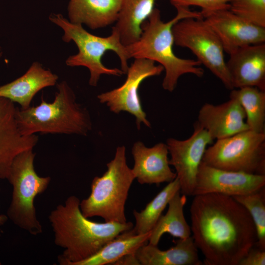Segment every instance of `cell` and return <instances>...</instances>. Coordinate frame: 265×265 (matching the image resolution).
<instances>
[{
  "mask_svg": "<svg viewBox=\"0 0 265 265\" xmlns=\"http://www.w3.org/2000/svg\"><path fill=\"white\" fill-rule=\"evenodd\" d=\"M8 217L4 214H0V226L3 225L8 220Z\"/></svg>",
  "mask_w": 265,
  "mask_h": 265,
  "instance_id": "31",
  "label": "cell"
},
{
  "mask_svg": "<svg viewBox=\"0 0 265 265\" xmlns=\"http://www.w3.org/2000/svg\"><path fill=\"white\" fill-rule=\"evenodd\" d=\"M180 190L178 178L168 183L140 212L134 210L135 225L130 231L134 235H143L151 231L170 200Z\"/></svg>",
  "mask_w": 265,
  "mask_h": 265,
  "instance_id": "24",
  "label": "cell"
},
{
  "mask_svg": "<svg viewBox=\"0 0 265 265\" xmlns=\"http://www.w3.org/2000/svg\"><path fill=\"white\" fill-rule=\"evenodd\" d=\"M203 18L219 37L224 52L229 54L240 48L265 42V27L249 23L229 8L213 12Z\"/></svg>",
  "mask_w": 265,
  "mask_h": 265,
  "instance_id": "13",
  "label": "cell"
},
{
  "mask_svg": "<svg viewBox=\"0 0 265 265\" xmlns=\"http://www.w3.org/2000/svg\"><path fill=\"white\" fill-rule=\"evenodd\" d=\"M229 9L249 23L265 28V0H232Z\"/></svg>",
  "mask_w": 265,
  "mask_h": 265,
  "instance_id": "27",
  "label": "cell"
},
{
  "mask_svg": "<svg viewBox=\"0 0 265 265\" xmlns=\"http://www.w3.org/2000/svg\"><path fill=\"white\" fill-rule=\"evenodd\" d=\"M163 71V67L159 64L156 65L154 61L144 58L134 59L128 68L124 83L119 87L99 94L97 98L101 103L106 104L113 113L119 114L126 111L133 115L138 130H140L141 123L151 127V123L142 106L138 89L145 80L159 76Z\"/></svg>",
  "mask_w": 265,
  "mask_h": 265,
  "instance_id": "10",
  "label": "cell"
},
{
  "mask_svg": "<svg viewBox=\"0 0 265 265\" xmlns=\"http://www.w3.org/2000/svg\"><path fill=\"white\" fill-rule=\"evenodd\" d=\"M265 186V175L223 170L201 161L192 196L220 193L231 196L249 194Z\"/></svg>",
  "mask_w": 265,
  "mask_h": 265,
  "instance_id": "12",
  "label": "cell"
},
{
  "mask_svg": "<svg viewBox=\"0 0 265 265\" xmlns=\"http://www.w3.org/2000/svg\"><path fill=\"white\" fill-rule=\"evenodd\" d=\"M112 265H140L134 253H131L126 255L115 262Z\"/></svg>",
  "mask_w": 265,
  "mask_h": 265,
  "instance_id": "30",
  "label": "cell"
},
{
  "mask_svg": "<svg viewBox=\"0 0 265 265\" xmlns=\"http://www.w3.org/2000/svg\"><path fill=\"white\" fill-rule=\"evenodd\" d=\"M132 153L134 161L132 170L139 184L158 185L176 178L169 166L166 144L160 142L147 147L137 141L132 147Z\"/></svg>",
  "mask_w": 265,
  "mask_h": 265,
  "instance_id": "17",
  "label": "cell"
},
{
  "mask_svg": "<svg viewBox=\"0 0 265 265\" xmlns=\"http://www.w3.org/2000/svg\"><path fill=\"white\" fill-rule=\"evenodd\" d=\"M58 91L52 103L43 97L40 104L25 109L17 108L18 127L24 136L35 133L86 136L92 123L88 110L76 102L75 94L66 81L56 85Z\"/></svg>",
  "mask_w": 265,
  "mask_h": 265,
  "instance_id": "5",
  "label": "cell"
},
{
  "mask_svg": "<svg viewBox=\"0 0 265 265\" xmlns=\"http://www.w3.org/2000/svg\"><path fill=\"white\" fill-rule=\"evenodd\" d=\"M58 76L34 62L27 71L14 80L0 86V97L18 103L20 108L30 106L34 96L42 89L56 84Z\"/></svg>",
  "mask_w": 265,
  "mask_h": 265,
  "instance_id": "18",
  "label": "cell"
},
{
  "mask_svg": "<svg viewBox=\"0 0 265 265\" xmlns=\"http://www.w3.org/2000/svg\"><path fill=\"white\" fill-rule=\"evenodd\" d=\"M232 0H169L171 4L176 8H189L196 6L201 8L200 13L204 18L213 12L230 8V2Z\"/></svg>",
  "mask_w": 265,
  "mask_h": 265,
  "instance_id": "28",
  "label": "cell"
},
{
  "mask_svg": "<svg viewBox=\"0 0 265 265\" xmlns=\"http://www.w3.org/2000/svg\"><path fill=\"white\" fill-rule=\"evenodd\" d=\"M172 33L176 46L190 50L201 64L220 80L227 89H233L222 44L203 18L182 19L173 25Z\"/></svg>",
  "mask_w": 265,
  "mask_h": 265,
  "instance_id": "9",
  "label": "cell"
},
{
  "mask_svg": "<svg viewBox=\"0 0 265 265\" xmlns=\"http://www.w3.org/2000/svg\"><path fill=\"white\" fill-rule=\"evenodd\" d=\"M122 0H69L68 14L72 23L84 24L92 29L116 23Z\"/></svg>",
  "mask_w": 265,
  "mask_h": 265,
  "instance_id": "19",
  "label": "cell"
},
{
  "mask_svg": "<svg viewBox=\"0 0 265 265\" xmlns=\"http://www.w3.org/2000/svg\"><path fill=\"white\" fill-rule=\"evenodd\" d=\"M80 204L77 196H70L49 215L54 243L63 249L57 259L61 265H74L90 257L118 235L133 226L131 222L92 221L82 214Z\"/></svg>",
  "mask_w": 265,
  "mask_h": 265,
  "instance_id": "2",
  "label": "cell"
},
{
  "mask_svg": "<svg viewBox=\"0 0 265 265\" xmlns=\"http://www.w3.org/2000/svg\"><path fill=\"white\" fill-rule=\"evenodd\" d=\"M229 55L226 66L233 89L252 86L265 91V44L246 46Z\"/></svg>",
  "mask_w": 265,
  "mask_h": 265,
  "instance_id": "16",
  "label": "cell"
},
{
  "mask_svg": "<svg viewBox=\"0 0 265 265\" xmlns=\"http://www.w3.org/2000/svg\"><path fill=\"white\" fill-rule=\"evenodd\" d=\"M106 166L102 176L93 179L90 194L80 201V209L86 218L99 216L105 222L125 223V204L135 177L127 165L124 146L116 148Z\"/></svg>",
  "mask_w": 265,
  "mask_h": 265,
  "instance_id": "6",
  "label": "cell"
},
{
  "mask_svg": "<svg viewBox=\"0 0 265 265\" xmlns=\"http://www.w3.org/2000/svg\"><path fill=\"white\" fill-rule=\"evenodd\" d=\"M230 98L240 104L249 130L265 133V91L252 86L235 88L231 90Z\"/></svg>",
  "mask_w": 265,
  "mask_h": 265,
  "instance_id": "25",
  "label": "cell"
},
{
  "mask_svg": "<svg viewBox=\"0 0 265 265\" xmlns=\"http://www.w3.org/2000/svg\"><path fill=\"white\" fill-rule=\"evenodd\" d=\"M151 232L143 235H134L130 230L124 232L105 244L90 257L76 263L74 265H105L113 264L122 257L134 253L146 244Z\"/></svg>",
  "mask_w": 265,
  "mask_h": 265,
  "instance_id": "23",
  "label": "cell"
},
{
  "mask_svg": "<svg viewBox=\"0 0 265 265\" xmlns=\"http://www.w3.org/2000/svg\"><path fill=\"white\" fill-rule=\"evenodd\" d=\"M0 265H1V263H0Z\"/></svg>",
  "mask_w": 265,
  "mask_h": 265,
  "instance_id": "33",
  "label": "cell"
},
{
  "mask_svg": "<svg viewBox=\"0 0 265 265\" xmlns=\"http://www.w3.org/2000/svg\"><path fill=\"white\" fill-rule=\"evenodd\" d=\"M265 250L255 245L240 260L238 265H265Z\"/></svg>",
  "mask_w": 265,
  "mask_h": 265,
  "instance_id": "29",
  "label": "cell"
},
{
  "mask_svg": "<svg viewBox=\"0 0 265 265\" xmlns=\"http://www.w3.org/2000/svg\"><path fill=\"white\" fill-rule=\"evenodd\" d=\"M2 52H1V51H0V57L2 55Z\"/></svg>",
  "mask_w": 265,
  "mask_h": 265,
  "instance_id": "32",
  "label": "cell"
},
{
  "mask_svg": "<svg viewBox=\"0 0 265 265\" xmlns=\"http://www.w3.org/2000/svg\"><path fill=\"white\" fill-rule=\"evenodd\" d=\"M49 18L63 29L64 42L73 41L77 45L78 53L70 56L66 64L86 67L90 72V85L96 86L103 75L120 77L126 74L130 58L126 46L113 27L110 35L101 37L88 32L81 25L71 23L61 14H52Z\"/></svg>",
  "mask_w": 265,
  "mask_h": 265,
  "instance_id": "4",
  "label": "cell"
},
{
  "mask_svg": "<svg viewBox=\"0 0 265 265\" xmlns=\"http://www.w3.org/2000/svg\"><path fill=\"white\" fill-rule=\"evenodd\" d=\"M246 116L235 99L219 105L205 103L200 108L196 122L214 140L226 138L249 130Z\"/></svg>",
  "mask_w": 265,
  "mask_h": 265,
  "instance_id": "15",
  "label": "cell"
},
{
  "mask_svg": "<svg viewBox=\"0 0 265 265\" xmlns=\"http://www.w3.org/2000/svg\"><path fill=\"white\" fill-rule=\"evenodd\" d=\"M198 249L191 236L179 238L175 246L166 250L150 243L140 247L135 255L141 265H202Z\"/></svg>",
  "mask_w": 265,
  "mask_h": 265,
  "instance_id": "20",
  "label": "cell"
},
{
  "mask_svg": "<svg viewBox=\"0 0 265 265\" xmlns=\"http://www.w3.org/2000/svg\"><path fill=\"white\" fill-rule=\"evenodd\" d=\"M250 215L257 234L255 246L265 250V186L255 192L232 196Z\"/></svg>",
  "mask_w": 265,
  "mask_h": 265,
  "instance_id": "26",
  "label": "cell"
},
{
  "mask_svg": "<svg viewBox=\"0 0 265 265\" xmlns=\"http://www.w3.org/2000/svg\"><path fill=\"white\" fill-rule=\"evenodd\" d=\"M193 132L188 138L179 140L169 138L166 140L170 159L169 163L176 171L180 185V192L186 196H192L199 165L207 146L213 139L209 132L196 121Z\"/></svg>",
  "mask_w": 265,
  "mask_h": 265,
  "instance_id": "11",
  "label": "cell"
},
{
  "mask_svg": "<svg viewBox=\"0 0 265 265\" xmlns=\"http://www.w3.org/2000/svg\"><path fill=\"white\" fill-rule=\"evenodd\" d=\"M17 107L13 102L0 97V179L7 178L11 163L20 153L33 149L38 137L22 135L18 127Z\"/></svg>",
  "mask_w": 265,
  "mask_h": 265,
  "instance_id": "14",
  "label": "cell"
},
{
  "mask_svg": "<svg viewBox=\"0 0 265 265\" xmlns=\"http://www.w3.org/2000/svg\"><path fill=\"white\" fill-rule=\"evenodd\" d=\"M186 202V195L177 191L168 202V208L164 215H161L151 231L148 243L158 245L161 237L165 233L180 239L191 236L190 226L184 213Z\"/></svg>",
  "mask_w": 265,
  "mask_h": 265,
  "instance_id": "22",
  "label": "cell"
},
{
  "mask_svg": "<svg viewBox=\"0 0 265 265\" xmlns=\"http://www.w3.org/2000/svg\"><path fill=\"white\" fill-rule=\"evenodd\" d=\"M202 161L223 170L265 175V133L247 130L216 140Z\"/></svg>",
  "mask_w": 265,
  "mask_h": 265,
  "instance_id": "8",
  "label": "cell"
},
{
  "mask_svg": "<svg viewBox=\"0 0 265 265\" xmlns=\"http://www.w3.org/2000/svg\"><path fill=\"white\" fill-rule=\"evenodd\" d=\"M191 231L205 265H238L257 241L248 211L232 196L220 193L193 196Z\"/></svg>",
  "mask_w": 265,
  "mask_h": 265,
  "instance_id": "1",
  "label": "cell"
},
{
  "mask_svg": "<svg viewBox=\"0 0 265 265\" xmlns=\"http://www.w3.org/2000/svg\"><path fill=\"white\" fill-rule=\"evenodd\" d=\"M156 0H122L118 20L113 27L125 46L138 40L142 26L154 9Z\"/></svg>",
  "mask_w": 265,
  "mask_h": 265,
  "instance_id": "21",
  "label": "cell"
},
{
  "mask_svg": "<svg viewBox=\"0 0 265 265\" xmlns=\"http://www.w3.org/2000/svg\"><path fill=\"white\" fill-rule=\"evenodd\" d=\"M177 13L171 20L164 22L160 10L154 8L142 26V31L137 41L126 46L130 58H144L158 62L165 71L163 88L172 92L176 88L179 78L185 74L202 77L204 71L197 60L184 59L176 56L173 52L174 44L172 33L173 25L187 18H203L200 12L189 8H176Z\"/></svg>",
  "mask_w": 265,
  "mask_h": 265,
  "instance_id": "3",
  "label": "cell"
},
{
  "mask_svg": "<svg viewBox=\"0 0 265 265\" xmlns=\"http://www.w3.org/2000/svg\"><path fill=\"white\" fill-rule=\"evenodd\" d=\"M33 149L24 151L14 159L7 178L12 186L7 216L20 228L36 236L43 232L34 206L35 197L48 188L51 177L39 176L34 166Z\"/></svg>",
  "mask_w": 265,
  "mask_h": 265,
  "instance_id": "7",
  "label": "cell"
}]
</instances>
